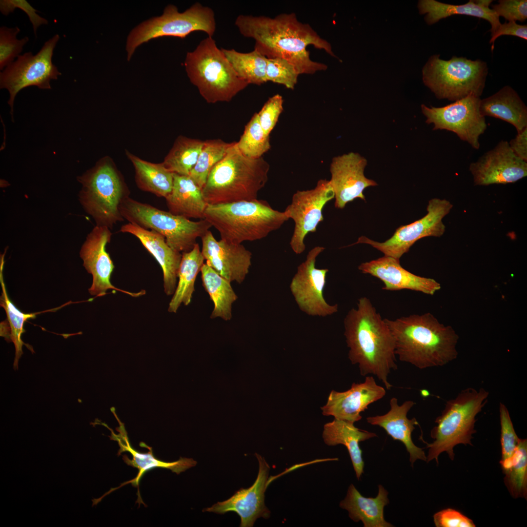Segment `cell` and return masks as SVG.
<instances>
[{"instance_id":"40","label":"cell","mask_w":527,"mask_h":527,"mask_svg":"<svg viewBox=\"0 0 527 527\" xmlns=\"http://www.w3.org/2000/svg\"><path fill=\"white\" fill-rule=\"evenodd\" d=\"M237 146L245 156L253 159L262 157L271 147L270 137L263 130L255 113L245 127Z\"/></svg>"},{"instance_id":"48","label":"cell","mask_w":527,"mask_h":527,"mask_svg":"<svg viewBox=\"0 0 527 527\" xmlns=\"http://www.w3.org/2000/svg\"><path fill=\"white\" fill-rule=\"evenodd\" d=\"M503 35H511L527 40V25L519 24L515 21L501 23L496 31L491 34L489 43H492V51L494 48L495 41Z\"/></svg>"},{"instance_id":"1","label":"cell","mask_w":527,"mask_h":527,"mask_svg":"<svg viewBox=\"0 0 527 527\" xmlns=\"http://www.w3.org/2000/svg\"><path fill=\"white\" fill-rule=\"evenodd\" d=\"M235 24L243 36L255 40L254 49L267 58L287 61L299 74H312L327 67L310 59L306 50L308 45L336 57L331 44L308 24L300 22L294 13L281 14L274 18L240 15Z\"/></svg>"},{"instance_id":"43","label":"cell","mask_w":527,"mask_h":527,"mask_svg":"<svg viewBox=\"0 0 527 527\" xmlns=\"http://www.w3.org/2000/svg\"><path fill=\"white\" fill-rule=\"evenodd\" d=\"M299 73L287 61L279 58H267L266 81L282 84L293 89L297 83Z\"/></svg>"},{"instance_id":"39","label":"cell","mask_w":527,"mask_h":527,"mask_svg":"<svg viewBox=\"0 0 527 527\" xmlns=\"http://www.w3.org/2000/svg\"><path fill=\"white\" fill-rule=\"evenodd\" d=\"M232 143L220 139L204 141L197 162L188 175L201 189L212 168L223 158Z\"/></svg>"},{"instance_id":"26","label":"cell","mask_w":527,"mask_h":527,"mask_svg":"<svg viewBox=\"0 0 527 527\" xmlns=\"http://www.w3.org/2000/svg\"><path fill=\"white\" fill-rule=\"evenodd\" d=\"M389 502L388 492L381 485L377 496L373 498L363 496L351 484L340 507L348 512L353 521L362 522L365 527H391L393 526L385 521L384 514V507Z\"/></svg>"},{"instance_id":"20","label":"cell","mask_w":527,"mask_h":527,"mask_svg":"<svg viewBox=\"0 0 527 527\" xmlns=\"http://www.w3.org/2000/svg\"><path fill=\"white\" fill-rule=\"evenodd\" d=\"M367 160L360 154L350 152L332 159L329 180L334 192V206L344 208L356 199L365 201L364 191L377 185V182L366 178L364 173Z\"/></svg>"},{"instance_id":"18","label":"cell","mask_w":527,"mask_h":527,"mask_svg":"<svg viewBox=\"0 0 527 527\" xmlns=\"http://www.w3.org/2000/svg\"><path fill=\"white\" fill-rule=\"evenodd\" d=\"M255 455L259 464L257 477L250 487L241 488L227 500L218 502L203 511L223 514L229 511L237 513L241 518L240 527H253L260 517L268 518L270 512L264 504V493L272 480L269 478L270 467L264 458Z\"/></svg>"},{"instance_id":"5","label":"cell","mask_w":527,"mask_h":527,"mask_svg":"<svg viewBox=\"0 0 527 527\" xmlns=\"http://www.w3.org/2000/svg\"><path fill=\"white\" fill-rule=\"evenodd\" d=\"M204 216L219 231L221 239L235 243L265 238L289 219L284 211L275 210L266 201L258 199L207 204Z\"/></svg>"},{"instance_id":"42","label":"cell","mask_w":527,"mask_h":527,"mask_svg":"<svg viewBox=\"0 0 527 527\" xmlns=\"http://www.w3.org/2000/svg\"><path fill=\"white\" fill-rule=\"evenodd\" d=\"M499 412L501 446V459L500 464L503 471L507 468L520 438L516 433L507 407L501 403L499 405Z\"/></svg>"},{"instance_id":"13","label":"cell","mask_w":527,"mask_h":527,"mask_svg":"<svg viewBox=\"0 0 527 527\" xmlns=\"http://www.w3.org/2000/svg\"><path fill=\"white\" fill-rule=\"evenodd\" d=\"M452 207L451 203L446 199H432L428 202L427 213L424 217L410 224L399 227L386 241L378 242L365 236H361L352 245L369 244L382 252L384 256L400 260L418 240L426 237L442 236L446 228L443 219Z\"/></svg>"},{"instance_id":"32","label":"cell","mask_w":527,"mask_h":527,"mask_svg":"<svg viewBox=\"0 0 527 527\" xmlns=\"http://www.w3.org/2000/svg\"><path fill=\"white\" fill-rule=\"evenodd\" d=\"M126 154L133 165L137 186L143 191L166 198L172 189L174 173L162 162L155 163L144 161L127 151Z\"/></svg>"},{"instance_id":"12","label":"cell","mask_w":527,"mask_h":527,"mask_svg":"<svg viewBox=\"0 0 527 527\" xmlns=\"http://www.w3.org/2000/svg\"><path fill=\"white\" fill-rule=\"evenodd\" d=\"M59 39L60 36L55 35L36 54L28 52L20 55L0 73V88L9 92L8 104L12 117L15 99L20 90L31 86L50 89L51 81L58 79L61 75L52 62L54 50Z\"/></svg>"},{"instance_id":"14","label":"cell","mask_w":527,"mask_h":527,"mask_svg":"<svg viewBox=\"0 0 527 527\" xmlns=\"http://www.w3.org/2000/svg\"><path fill=\"white\" fill-rule=\"evenodd\" d=\"M480 97L469 96L443 107L421 105L426 122L433 124V130H446L455 133L460 140L475 149L480 148V136L487 128L485 117L480 113Z\"/></svg>"},{"instance_id":"28","label":"cell","mask_w":527,"mask_h":527,"mask_svg":"<svg viewBox=\"0 0 527 527\" xmlns=\"http://www.w3.org/2000/svg\"><path fill=\"white\" fill-rule=\"evenodd\" d=\"M480 113L507 122L517 132L527 127V107L518 93L506 85L493 95L481 100Z\"/></svg>"},{"instance_id":"6","label":"cell","mask_w":527,"mask_h":527,"mask_svg":"<svg viewBox=\"0 0 527 527\" xmlns=\"http://www.w3.org/2000/svg\"><path fill=\"white\" fill-rule=\"evenodd\" d=\"M488 395L483 388L477 390L468 387L446 402L441 414L436 418L437 426L430 432L433 442L428 443L421 438L428 448L427 463L435 459L438 464V457L444 452L453 460V448L456 445L472 446V435L476 432V416L486 404Z\"/></svg>"},{"instance_id":"4","label":"cell","mask_w":527,"mask_h":527,"mask_svg":"<svg viewBox=\"0 0 527 527\" xmlns=\"http://www.w3.org/2000/svg\"><path fill=\"white\" fill-rule=\"evenodd\" d=\"M270 166L263 158L243 155L233 142L223 158L211 170L202 188L208 204L228 203L258 199L268 180Z\"/></svg>"},{"instance_id":"30","label":"cell","mask_w":527,"mask_h":527,"mask_svg":"<svg viewBox=\"0 0 527 527\" xmlns=\"http://www.w3.org/2000/svg\"><path fill=\"white\" fill-rule=\"evenodd\" d=\"M375 433L360 429L354 424L335 419L324 426L323 438L328 446L344 445L347 449L358 480L364 473L365 463L359 443L376 437Z\"/></svg>"},{"instance_id":"7","label":"cell","mask_w":527,"mask_h":527,"mask_svg":"<svg viewBox=\"0 0 527 527\" xmlns=\"http://www.w3.org/2000/svg\"><path fill=\"white\" fill-rule=\"evenodd\" d=\"M184 66L190 81L209 103L230 101L248 85L237 75L212 37L187 53Z\"/></svg>"},{"instance_id":"11","label":"cell","mask_w":527,"mask_h":527,"mask_svg":"<svg viewBox=\"0 0 527 527\" xmlns=\"http://www.w3.org/2000/svg\"><path fill=\"white\" fill-rule=\"evenodd\" d=\"M215 30V14L211 8L196 2L179 12L176 6L168 5L161 16L142 22L130 32L126 46L127 60L137 47L151 39L164 36L183 39L195 31H203L212 37Z\"/></svg>"},{"instance_id":"16","label":"cell","mask_w":527,"mask_h":527,"mask_svg":"<svg viewBox=\"0 0 527 527\" xmlns=\"http://www.w3.org/2000/svg\"><path fill=\"white\" fill-rule=\"evenodd\" d=\"M324 247L317 246L308 253L290 284V290L300 308L312 316H326L338 311V304L329 305L323 296L328 269L315 267L318 256Z\"/></svg>"},{"instance_id":"44","label":"cell","mask_w":527,"mask_h":527,"mask_svg":"<svg viewBox=\"0 0 527 527\" xmlns=\"http://www.w3.org/2000/svg\"><path fill=\"white\" fill-rule=\"evenodd\" d=\"M283 99L277 94L270 97L257 113L260 125L264 133L269 136L283 110Z\"/></svg>"},{"instance_id":"41","label":"cell","mask_w":527,"mask_h":527,"mask_svg":"<svg viewBox=\"0 0 527 527\" xmlns=\"http://www.w3.org/2000/svg\"><path fill=\"white\" fill-rule=\"evenodd\" d=\"M20 29L18 26L0 28V69L3 70L17 59L28 42V37L21 39L17 38Z\"/></svg>"},{"instance_id":"46","label":"cell","mask_w":527,"mask_h":527,"mask_svg":"<svg viewBox=\"0 0 527 527\" xmlns=\"http://www.w3.org/2000/svg\"><path fill=\"white\" fill-rule=\"evenodd\" d=\"M16 8H19L26 13L31 22L34 34H37L38 28L41 25L47 24L48 20L37 14L35 9L26 0H0V11L4 15L12 13Z\"/></svg>"},{"instance_id":"35","label":"cell","mask_w":527,"mask_h":527,"mask_svg":"<svg viewBox=\"0 0 527 527\" xmlns=\"http://www.w3.org/2000/svg\"><path fill=\"white\" fill-rule=\"evenodd\" d=\"M125 442V444H124L119 440V453L128 451L131 454L132 460H130L126 455L123 456V460L127 465L137 468L139 473L134 479L123 484V485L131 483L133 486H138L140 479L143 474L153 468H168L179 474L197 464V462L193 459L186 458H181L179 460L173 462L161 461L154 457L151 448L148 447L149 451L148 453H140L131 447L127 440Z\"/></svg>"},{"instance_id":"17","label":"cell","mask_w":527,"mask_h":527,"mask_svg":"<svg viewBox=\"0 0 527 527\" xmlns=\"http://www.w3.org/2000/svg\"><path fill=\"white\" fill-rule=\"evenodd\" d=\"M112 233L106 226L96 225L87 235L80 252L83 265L92 276V283L88 289L89 293L96 297L105 295L108 289L119 291L134 297L145 294L142 290L133 293L115 287L110 282L114 265L106 250V244L110 243Z\"/></svg>"},{"instance_id":"23","label":"cell","mask_w":527,"mask_h":527,"mask_svg":"<svg viewBox=\"0 0 527 527\" xmlns=\"http://www.w3.org/2000/svg\"><path fill=\"white\" fill-rule=\"evenodd\" d=\"M358 269L363 273L370 274L382 281L384 290L409 289L433 295L441 287L435 280L408 271L401 266L399 259L391 257L384 256L363 263Z\"/></svg>"},{"instance_id":"24","label":"cell","mask_w":527,"mask_h":527,"mask_svg":"<svg viewBox=\"0 0 527 527\" xmlns=\"http://www.w3.org/2000/svg\"><path fill=\"white\" fill-rule=\"evenodd\" d=\"M120 231L136 237L146 249L154 257L162 267L165 294H174L177 287L178 273L182 254L171 248L164 236L152 230L128 223L123 224Z\"/></svg>"},{"instance_id":"25","label":"cell","mask_w":527,"mask_h":527,"mask_svg":"<svg viewBox=\"0 0 527 527\" xmlns=\"http://www.w3.org/2000/svg\"><path fill=\"white\" fill-rule=\"evenodd\" d=\"M389 404L390 409L386 413L368 417L367 423L382 427L394 440L401 442L409 454L412 466L417 460L426 461L423 448L416 446L412 439V432L415 426L419 425V423L415 418L409 419L407 417V413L415 403L408 400L399 405L397 399L393 397L390 400Z\"/></svg>"},{"instance_id":"33","label":"cell","mask_w":527,"mask_h":527,"mask_svg":"<svg viewBox=\"0 0 527 527\" xmlns=\"http://www.w3.org/2000/svg\"><path fill=\"white\" fill-rule=\"evenodd\" d=\"M204 260L198 243L190 251L182 253L178 273V284L169 304L168 312L176 313L182 303L185 305L190 303L196 279Z\"/></svg>"},{"instance_id":"29","label":"cell","mask_w":527,"mask_h":527,"mask_svg":"<svg viewBox=\"0 0 527 527\" xmlns=\"http://www.w3.org/2000/svg\"><path fill=\"white\" fill-rule=\"evenodd\" d=\"M168 211L187 219H204L207 203L201 189L188 175L174 174L172 190L165 198Z\"/></svg>"},{"instance_id":"27","label":"cell","mask_w":527,"mask_h":527,"mask_svg":"<svg viewBox=\"0 0 527 527\" xmlns=\"http://www.w3.org/2000/svg\"><path fill=\"white\" fill-rule=\"evenodd\" d=\"M5 253V252L0 255V283L2 290L0 297V305L5 310L6 319L0 323V336L3 337L5 340L13 342L14 345L15 357L13 367L16 369H18L19 361L23 354V345H26L32 352L33 351L32 348L30 347L29 345L25 344L21 339L22 334L25 331L23 328L24 323L29 319L35 318L37 315L42 312L55 311L63 306H65L68 303L59 307L42 312L25 313L20 311L9 298L4 282L3 270Z\"/></svg>"},{"instance_id":"10","label":"cell","mask_w":527,"mask_h":527,"mask_svg":"<svg viewBox=\"0 0 527 527\" xmlns=\"http://www.w3.org/2000/svg\"><path fill=\"white\" fill-rule=\"evenodd\" d=\"M120 210L128 223L156 231L164 237L171 248L179 252L191 250L197 243V239L202 238L212 227L204 219L192 221L129 197L122 202Z\"/></svg>"},{"instance_id":"21","label":"cell","mask_w":527,"mask_h":527,"mask_svg":"<svg viewBox=\"0 0 527 527\" xmlns=\"http://www.w3.org/2000/svg\"><path fill=\"white\" fill-rule=\"evenodd\" d=\"M201 238L206 263L230 282L242 283L251 265V252L242 243L217 241L210 230Z\"/></svg>"},{"instance_id":"9","label":"cell","mask_w":527,"mask_h":527,"mask_svg":"<svg viewBox=\"0 0 527 527\" xmlns=\"http://www.w3.org/2000/svg\"><path fill=\"white\" fill-rule=\"evenodd\" d=\"M431 56L422 69L424 83L439 99L456 101L469 96L480 97L488 74L486 63L463 57L449 60Z\"/></svg>"},{"instance_id":"15","label":"cell","mask_w":527,"mask_h":527,"mask_svg":"<svg viewBox=\"0 0 527 527\" xmlns=\"http://www.w3.org/2000/svg\"><path fill=\"white\" fill-rule=\"evenodd\" d=\"M334 196L330 181L326 179L319 180L313 189L298 190L293 194L284 211L295 223L290 245L296 254L305 250L306 236L316 231L318 224L324 220V207Z\"/></svg>"},{"instance_id":"8","label":"cell","mask_w":527,"mask_h":527,"mask_svg":"<svg viewBox=\"0 0 527 527\" xmlns=\"http://www.w3.org/2000/svg\"><path fill=\"white\" fill-rule=\"evenodd\" d=\"M77 180L82 185L79 194L80 203L97 225L111 229L124 220L120 207L129 197V190L110 158L100 160L93 167L78 176Z\"/></svg>"},{"instance_id":"22","label":"cell","mask_w":527,"mask_h":527,"mask_svg":"<svg viewBox=\"0 0 527 527\" xmlns=\"http://www.w3.org/2000/svg\"><path fill=\"white\" fill-rule=\"evenodd\" d=\"M386 394L384 387L378 385L372 376H366L364 382L353 383L344 392L332 390L325 405L321 408L324 416L354 424L361 420V413L368 406Z\"/></svg>"},{"instance_id":"34","label":"cell","mask_w":527,"mask_h":527,"mask_svg":"<svg viewBox=\"0 0 527 527\" xmlns=\"http://www.w3.org/2000/svg\"><path fill=\"white\" fill-rule=\"evenodd\" d=\"M201 272L203 286L214 304L210 318L230 320L232 305L238 298L231 282L218 274L206 263L202 267Z\"/></svg>"},{"instance_id":"19","label":"cell","mask_w":527,"mask_h":527,"mask_svg":"<svg viewBox=\"0 0 527 527\" xmlns=\"http://www.w3.org/2000/svg\"><path fill=\"white\" fill-rule=\"evenodd\" d=\"M476 185L513 183L527 175V162L518 157L508 142L501 141L492 149L470 164Z\"/></svg>"},{"instance_id":"49","label":"cell","mask_w":527,"mask_h":527,"mask_svg":"<svg viewBox=\"0 0 527 527\" xmlns=\"http://www.w3.org/2000/svg\"><path fill=\"white\" fill-rule=\"evenodd\" d=\"M508 144L518 157L527 162V127L517 132L515 137L511 140Z\"/></svg>"},{"instance_id":"45","label":"cell","mask_w":527,"mask_h":527,"mask_svg":"<svg viewBox=\"0 0 527 527\" xmlns=\"http://www.w3.org/2000/svg\"><path fill=\"white\" fill-rule=\"evenodd\" d=\"M492 9L500 17L508 21H524L527 19V0H500L492 6Z\"/></svg>"},{"instance_id":"2","label":"cell","mask_w":527,"mask_h":527,"mask_svg":"<svg viewBox=\"0 0 527 527\" xmlns=\"http://www.w3.org/2000/svg\"><path fill=\"white\" fill-rule=\"evenodd\" d=\"M344 323L351 363L358 365L362 376L374 375L390 389L388 377L397 365L395 341L384 319L370 300L363 297L357 308L348 311Z\"/></svg>"},{"instance_id":"47","label":"cell","mask_w":527,"mask_h":527,"mask_svg":"<svg viewBox=\"0 0 527 527\" xmlns=\"http://www.w3.org/2000/svg\"><path fill=\"white\" fill-rule=\"evenodd\" d=\"M436 527H475L473 521L458 510L451 508L442 509L433 515Z\"/></svg>"},{"instance_id":"31","label":"cell","mask_w":527,"mask_h":527,"mask_svg":"<svg viewBox=\"0 0 527 527\" xmlns=\"http://www.w3.org/2000/svg\"><path fill=\"white\" fill-rule=\"evenodd\" d=\"M418 7L420 14H426L425 20L429 25L454 15L473 16L487 20L491 25L490 31L493 33L501 24L499 17L489 7L482 6L475 0H469L461 5L442 3L435 0H421Z\"/></svg>"},{"instance_id":"36","label":"cell","mask_w":527,"mask_h":527,"mask_svg":"<svg viewBox=\"0 0 527 527\" xmlns=\"http://www.w3.org/2000/svg\"><path fill=\"white\" fill-rule=\"evenodd\" d=\"M237 75L248 84L266 82L267 58L257 50L242 53L234 49L221 48Z\"/></svg>"},{"instance_id":"3","label":"cell","mask_w":527,"mask_h":527,"mask_svg":"<svg viewBox=\"0 0 527 527\" xmlns=\"http://www.w3.org/2000/svg\"><path fill=\"white\" fill-rule=\"evenodd\" d=\"M395 341L396 355L401 361L419 369L444 365L458 355L459 336L430 313L384 319Z\"/></svg>"},{"instance_id":"38","label":"cell","mask_w":527,"mask_h":527,"mask_svg":"<svg viewBox=\"0 0 527 527\" xmlns=\"http://www.w3.org/2000/svg\"><path fill=\"white\" fill-rule=\"evenodd\" d=\"M505 474L504 483L511 496L527 499V440L520 439Z\"/></svg>"},{"instance_id":"37","label":"cell","mask_w":527,"mask_h":527,"mask_svg":"<svg viewBox=\"0 0 527 527\" xmlns=\"http://www.w3.org/2000/svg\"><path fill=\"white\" fill-rule=\"evenodd\" d=\"M204 141L180 136L162 162L174 174L189 175L195 165Z\"/></svg>"}]
</instances>
